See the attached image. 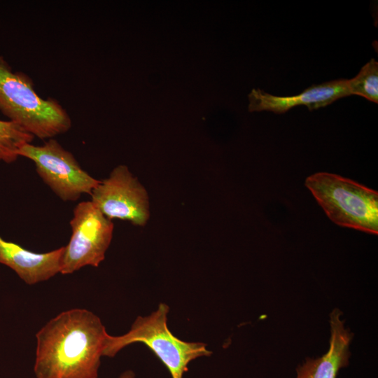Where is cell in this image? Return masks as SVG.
<instances>
[{"label": "cell", "instance_id": "6da1fadb", "mask_svg": "<svg viewBox=\"0 0 378 378\" xmlns=\"http://www.w3.org/2000/svg\"><path fill=\"white\" fill-rule=\"evenodd\" d=\"M107 335L99 317L88 309L61 312L36 334V377L98 378Z\"/></svg>", "mask_w": 378, "mask_h": 378}, {"label": "cell", "instance_id": "7a4b0ae2", "mask_svg": "<svg viewBox=\"0 0 378 378\" xmlns=\"http://www.w3.org/2000/svg\"><path fill=\"white\" fill-rule=\"evenodd\" d=\"M0 111L9 121L41 139H52L71 127V118L61 104L40 97L31 78L13 71L1 55Z\"/></svg>", "mask_w": 378, "mask_h": 378}, {"label": "cell", "instance_id": "3957f363", "mask_svg": "<svg viewBox=\"0 0 378 378\" xmlns=\"http://www.w3.org/2000/svg\"><path fill=\"white\" fill-rule=\"evenodd\" d=\"M169 307L160 303L158 309L146 316H138L130 330L119 336L107 335L103 356L114 357L125 347L134 343L146 345L164 365L172 378H183L193 360L209 356L212 351L204 343L186 342L176 337L169 329Z\"/></svg>", "mask_w": 378, "mask_h": 378}, {"label": "cell", "instance_id": "277c9868", "mask_svg": "<svg viewBox=\"0 0 378 378\" xmlns=\"http://www.w3.org/2000/svg\"><path fill=\"white\" fill-rule=\"evenodd\" d=\"M328 218L340 226L378 233V193L337 174L319 172L305 180Z\"/></svg>", "mask_w": 378, "mask_h": 378}, {"label": "cell", "instance_id": "5b68a950", "mask_svg": "<svg viewBox=\"0 0 378 378\" xmlns=\"http://www.w3.org/2000/svg\"><path fill=\"white\" fill-rule=\"evenodd\" d=\"M16 154L33 161L41 178L64 202H74L83 194L90 195L99 183L83 170L74 155L53 138L41 146L24 144Z\"/></svg>", "mask_w": 378, "mask_h": 378}, {"label": "cell", "instance_id": "8992f818", "mask_svg": "<svg viewBox=\"0 0 378 378\" xmlns=\"http://www.w3.org/2000/svg\"><path fill=\"white\" fill-rule=\"evenodd\" d=\"M69 224L72 233L64 246L60 274H72L88 265L99 267L113 238L111 220L88 200L75 206Z\"/></svg>", "mask_w": 378, "mask_h": 378}, {"label": "cell", "instance_id": "52a82bcc", "mask_svg": "<svg viewBox=\"0 0 378 378\" xmlns=\"http://www.w3.org/2000/svg\"><path fill=\"white\" fill-rule=\"evenodd\" d=\"M90 195V201L110 220H125L143 227L150 218L148 193L126 165L114 167Z\"/></svg>", "mask_w": 378, "mask_h": 378}, {"label": "cell", "instance_id": "ba28073f", "mask_svg": "<svg viewBox=\"0 0 378 378\" xmlns=\"http://www.w3.org/2000/svg\"><path fill=\"white\" fill-rule=\"evenodd\" d=\"M351 95L347 79L340 78L313 85L293 96H276L260 89H253L248 94L249 111H272L281 114L291 108L304 105L309 111L331 104L337 99Z\"/></svg>", "mask_w": 378, "mask_h": 378}, {"label": "cell", "instance_id": "9c48e42d", "mask_svg": "<svg viewBox=\"0 0 378 378\" xmlns=\"http://www.w3.org/2000/svg\"><path fill=\"white\" fill-rule=\"evenodd\" d=\"M64 246L36 253L0 236V263L12 269L27 284L47 281L60 273Z\"/></svg>", "mask_w": 378, "mask_h": 378}, {"label": "cell", "instance_id": "30bf717a", "mask_svg": "<svg viewBox=\"0 0 378 378\" xmlns=\"http://www.w3.org/2000/svg\"><path fill=\"white\" fill-rule=\"evenodd\" d=\"M341 315L338 309L330 314V339L327 353L318 358H307L296 369V378H336L339 370L348 365L353 334L344 328Z\"/></svg>", "mask_w": 378, "mask_h": 378}, {"label": "cell", "instance_id": "8fae6325", "mask_svg": "<svg viewBox=\"0 0 378 378\" xmlns=\"http://www.w3.org/2000/svg\"><path fill=\"white\" fill-rule=\"evenodd\" d=\"M351 94H356L378 103V62L372 58L351 79L347 80Z\"/></svg>", "mask_w": 378, "mask_h": 378}, {"label": "cell", "instance_id": "7c38bea8", "mask_svg": "<svg viewBox=\"0 0 378 378\" xmlns=\"http://www.w3.org/2000/svg\"><path fill=\"white\" fill-rule=\"evenodd\" d=\"M34 138L15 123L0 120V148L4 150L17 155V150L23 145L31 143Z\"/></svg>", "mask_w": 378, "mask_h": 378}, {"label": "cell", "instance_id": "4fadbf2b", "mask_svg": "<svg viewBox=\"0 0 378 378\" xmlns=\"http://www.w3.org/2000/svg\"><path fill=\"white\" fill-rule=\"evenodd\" d=\"M18 156L0 148V160L10 163L16 160Z\"/></svg>", "mask_w": 378, "mask_h": 378}, {"label": "cell", "instance_id": "5bb4252c", "mask_svg": "<svg viewBox=\"0 0 378 378\" xmlns=\"http://www.w3.org/2000/svg\"><path fill=\"white\" fill-rule=\"evenodd\" d=\"M118 378H135L134 372L131 370L124 371Z\"/></svg>", "mask_w": 378, "mask_h": 378}]
</instances>
